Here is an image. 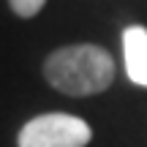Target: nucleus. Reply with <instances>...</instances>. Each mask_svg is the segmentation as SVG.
I'll use <instances>...</instances> for the list:
<instances>
[{
    "label": "nucleus",
    "instance_id": "7ed1b4c3",
    "mask_svg": "<svg viewBox=\"0 0 147 147\" xmlns=\"http://www.w3.org/2000/svg\"><path fill=\"white\" fill-rule=\"evenodd\" d=\"M123 57L125 74L134 84L147 87V27L131 25L123 30Z\"/></svg>",
    "mask_w": 147,
    "mask_h": 147
},
{
    "label": "nucleus",
    "instance_id": "20e7f679",
    "mask_svg": "<svg viewBox=\"0 0 147 147\" xmlns=\"http://www.w3.org/2000/svg\"><path fill=\"white\" fill-rule=\"evenodd\" d=\"M11 11H14L16 16H22V19H30V16H36L38 11L47 5V0H8Z\"/></svg>",
    "mask_w": 147,
    "mask_h": 147
},
{
    "label": "nucleus",
    "instance_id": "f257e3e1",
    "mask_svg": "<svg viewBox=\"0 0 147 147\" xmlns=\"http://www.w3.org/2000/svg\"><path fill=\"white\" fill-rule=\"evenodd\" d=\"M115 60L98 44H68L44 60V76L63 95H98L115 82Z\"/></svg>",
    "mask_w": 147,
    "mask_h": 147
},
{
    "label": "nucleus",
    "instance_id": "f03ea898",
    "mask_svg": "<svg viewBox=\"0 0 147 147\" xmlns=\"http://www.w3.org/2000/svg\"><path fill=\"white\" fill-rule=\"evenodd\" d=\"M93 139L90 125L82 117L65 112L38 115L22 125L16 144L19 147H84Z\"/></svg>",
    "mask_w": 147,
    "mask_h": 147
}]
</instances>
